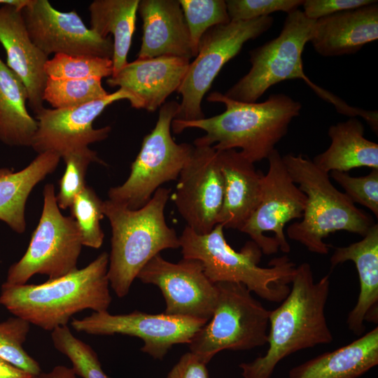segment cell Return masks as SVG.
Returning <instances> with one entry per match:
<instances>
[{"instance_id": "cell-1", "label": "cell", "mask_w": 378, "mask_h": 378, "mask_svg": "<svg viewBox=\"0 0 378 378\" xmlns=\"http://www.w3.org/2000/svg\"><path fill=\"white\" fill-rule=\"evenodd\" d=\"M207 100L223 104L225 110L197 120L174 119L172 131L180 134L188 128L201 129L206 134L196 139L194 145L212 146L217 150L239 148L253 163L267 158L302 108L300 102L284 93L271 94L262 102L248 103L215 91Z\"/></svg>"}, {"instance_id": "cell-2", "label": "cell", "mask_w": 378, "mask_h": 378, "mask_svg": "<svg viewBox=\"0 0 378 378\" xmlns=\"http://www.w3.org/2000/svg\"><path fill=\"white\" fill-rule=\"evenodd\" d=\"M329 276L315 282L309 263L296 267L288 295L270 311L268 349L263 356L239 365L243 378H270L277 364L289 355L332 342L325 314Z\"/></svg>"}, {"instance_id": "cell-3", "label": "cell", "mask_w": 378, "mask_h": 378, "mask_svg": "<svg viewBox=\"0 0 378 378\" xmlns=\"http://www.w3.org/2000/svg\"><path fill=\"white\" fill-rule=\"evenodd\" d=\"M108 254L100 253L88 265L41 284L4 283L0 304L15 316L44 330L67 326L85 309L108 310L112 298L108 279Z\"/></svg>"}, {"instance_id": "cell-4", "label": "cell", "mask_w": 378, "mask_h": 378, "mask_svg": "<svg viewBox=\"0 0 378 378\" xmlns=\"http://www.w3.org/2000/svg\"><path fill=\"white\" fill-rule=\"evenodd\" d=\"M170 192V189L159 188L136 210L110 200L103 201V214L112 232L107 275L118 298L128 294L139 272L154 256L165 249L180 248L179 237L164 217Z\"/></svg>"}, {"instance_id": "cell-5", "label": "cell", "mask_w": 378, "mask_h": 378, "mask_svg": "<svg viewBox=\"0 0 378 378\" xmlns=\"http://www.w3.org/2000/svg\"><path fill=\"white\" fill-rule=\"evenodd\" d=\"M224 227L217 224L206 234H197L186 226L179 236L184 258L200 260L208 279L214 284L234 282L244 285L251 292L271 302L281 303L288 295L295 265L283 255L272 259L269 267L258 265L262 252L253 241H248L239 251L227 243Z\"/></svg>"}, {"instance_id": "cell-6", "label": "cell", "mask_w": 378, "mask_h": 378, "mask_svg": "<svg viewBox=\"0 0 378 378\" xmlns=\"http://www.w3.org/2000/svg\"><path fill=\"white\" fill-rule=\"evenodd\" d=\"M283 162L295 184L306 197L302 220L289 225L288 237L317 254L328 253L323 241L330 234L346 231L364 237L375 223L373 218L355 206L330 182L329 174L302 154L289 153Z\"/></svg>"}, {"instance_id": "cell-7", "label": "cell", "mask_w": 378, "mask_h": 378, "mask_svg": "<svg viewBox=\"0 0 378 378\" xmlns=\"http://www.w3.org/2000/svg\"><path fill=\"white\" fill-rule=\"evenodd\" d=\"M314 22L299 8L287 14L279 35L249 52L248 72L223 94L232 100L253 103L276 83L302 79L329 102L332 94L314 83L303 69L302 55L312 37Z\"/></svg>"}, {"instance_id": "cell-8", "label": "cell", "mask_w": 378, "mask_h": 378, "mask_svg": "<svg viewBox=\"0 0 378 378\" xmlns=\"http://www.w3.org/2000/svg\"><path fill=\"white\" fill-rule=\"evenodd\" d=\"M211 319L195 335L190 351L207 364L223 350H248L265 345L270 310L242 284L218 282Z\"/></svg>"}, {"instance_id": "cell-9", "label": "cell", "mask_w": 378, "mask_h": 378, "mask_svg": "<svg viewBox=\"0 0 378 378\" xmlns=\"http://www.w3.org/2000/svg\"><path fill=\"white\" fill-rule=\"evenodd\" d=\"M178 108L176 101L160 106L155 126L144 137L129 177L108 190V200L136 210L144 206L161 185L178 179L194 148L188 143L177 144L172 136V122Z\"/></svg>"}, {"instance_id": "cell-10", "label": "cell", "mask_w": 378, "mask_h": 378, "mask_svg": "<svg viewBox=\"0 0 378 378\" xmlns=\"http://www.w3.org/2000/svg\"><path fill=\"white\" fill-rule=\"evenodd\" d=\"M43 195L38 224L24 255L9 267L6 284H25L38 274L55 279L78 270L83 246L78 225L71 216L61 213L53 184L44 186Z\"/></svg>"}, {"instance_id": "cell-11", "label": "cell", "mask_w": 378, "mask_h": 378, "mask_svg": "<svg viewBox=\"0 0 378 378\" xmlns=\"http://www.w3.org/2000/svg\"><path fill=\"white\" fill-rule=\"evenodd\" d=\"M273 23V17L269 15L231 20L209 29L202 36L197 54L176 91L181 95V102L174 119L193 121L204 118L202 101L221 69L239 54L245 43L260 36Z\"/></svg>"}, {"instance_id": "cell-12", "label": "cell", "mask_w": 378, "mask_h": 378, "mask_svg": "<svg viewBox=\"0 0 378 378\" xmlns=\"http://www.w3.org/2000/svg\"><path fill=\"white\" fill-rule=\"evenodd\" d=\"M267 159L269 168L262 176L260 202L240 231L247 234L264 254H273L279 249L289 253L284 228L289 221L302 217L307 197L291 178L277 150Z\"/></svg>"}, {"instance_id": "cell-13", "label": "cell", "mask_w": 378, "mask_h": 378, "mask_svg": "<svg viewBox=\"0 0 378 378\" xmlns=\"http://www.w3.org/2000/svg\"><path fill=\"white\" fill-rule=\"evenodd\" d=\"M207 322L191 317L150 314L139 311L126 314L94 312L80 319L72 318L71 326L79 332L92 335L120 334L142 340L141 350L155 359H162L174 344H189Z\"/></svg>"}, {"instance_id": "cell-14", "label": "cell", "mask_w": 378, "mask_h": 378, "mask_svg": "<svg viewBox=\"0 0 378 378\" xmlns=\"http://www.w3.org/2000/svg\"><path fill=\"white\" fill-rule=\"evenodd\" d=\"M136 278L160 288L165 300L164 313L206 322L211 319L218 290L204 274L200 260L183 258L174 263L160 253L142 268Z\"/></svg>"}, {"instance_id": "cell-15", "label": "cell", "mask_w": 378, "mask_h": 378, "mask_svg": "<svg viewBox=\"0 0 378 378\" xmlns=\"http://www.w3.org/2000/svg\"><path fill=\"white\" fill-rule=\"evenodd\" d=\"M21 11L31 41L48 57L54 53L112 59L111 37L102 38L88 28L76 10L62 12L48 0H27Z\"/></svg>"}, {"instance_id": "cell-16", "label": "cell", "mask_w": 378, "mask_h": 378, "mask_svg": "<svg viewBox=\"0 0 378 378\" xmlns=\"http://www.w3.org/2000/svg\"><path fill=\"white\" fill-rule=\"evenodd\" d=\"M174 202L188 227L206 234L217 225L224 196V181L212 146L194 145L178 177Z\"/></svg>"}, {"instance_id": "cell-17", "label": "cell", "mask_w": 378, "mask_h": 378, "mask_svg": "<svg viewBox=\"0 0 378 378\" xmlns=\"http://www.w3.org/2000/svg\"><path fill=\"white\" fill-rule=\"evenodd\" d=\"M121 99H127L131 106L137 109L135 97L123 88H118L102 99L76 107H44L35 114L38 128L31 147L38 154L52 151L61 157L67 152L104 140L108 136L111 127L94 129L93 122L108 105Z\"/></svg>"}, {"instance_id": "cell-18", "label": "cell", "mask_w": 378, "mask_h": 378, "mask_svg": "<svg viewBox=\"0 0 378 378\" xmlns=\"http://www.w3.org/2000/svg\"><path fill=\"white\" fill-rule=\"evenodd\" d=\"M190 63L187 58L167 55L136 59L112 74L106 83L130 92L137 102V109L153 112L177 91Z\"/></svg>"}, {"instance_id": "cell-19", "label": "cell", "mask_w": 378, "mask_h": 378, "mask_svg": "<svg viewBox=\"0 0 378 378\" xmlns=\"http://www.w3.org/2000/svg\"><path fill=\"white\" fill-rule=\"evenodd\" d=\"M22 8L14 4L0 6V43L6 51V65L23 82L29 106L36 114L44 108L43 96L48 79L44 67L48 57L31 41Z\"/></svg>"}, {"instance_id": "cell-20", "label": "cell", "mask_w": 378, "mask_h": 378, "mask_svg": "<svg viewBox=\"0 0 378 378\" xmlns=\"http://www.w3.org/2000/svg\"><path fill=\"white\" fill-rule=\"evenodd\" d=\"M137 13L143 22L137 59L195 57L178 0H139Z\"/></svg>"}, {"instance_id": "cell-21", "label": "cell", "mask_w": 378, "mask_h": 378, "mask_svg": "<svg viewBox=\"0 0 378 378\" xmlns=\"http://www.w3.org/2000/svg\"><path fill=\"white\" fill-rule=\"evenodd\" d=\"M217 155L224 181L217 224L240 231L260 202L263 174L237 149L217 150Z\"/></svg>"}, {"instance_id": "cell-22", "label": "cell", "mask_w": 378, "mask_h": 378, "mask_svg": "<svg viewBox=\"0 0 378 378\" xmlns=\"http://www.w3.org/2000/svg\"><path fill=\"white\" fill-rule=\"evenodd\" d=\"M378 38L375 2L315 20L309 42L324 57L354 54Z\"/></svg>"}, {"instance_id": "cell-23", "label": "cell", "mask_w": 378, "mask_h": 378, "mask_svg": "<svg viewBox=\"0 0 378 378\" xmlns=\"http://www.w3.org/2000/svg\"><path fill=\"white\" fill-rule=\"evenodd\" d=\"M357 242L334 248L331 268L346 261L355 263L360 284L356 304L346 318L349 329L357 335L365 330V321L378 322V225L374 223Z\"/></svg>"}, {"instance_id": "cell-24", "label": "cell", "mask_w": 378, "mask_h": 378, "mask_svg": "<svg viewBox=\"0 0 378 378\" xmlns=\"http://www.w3.org/2000/svg\"><path fill=\"white\" fill-rule=\"evenodd\" d=\"M378 364V327L289 371L288 378H358Z\"/></svg>"}, {"instance_id": "cell-25", "label": "cell", "mask_w": 378, "mask_h": 378, "mask_svg": "<svg viewBox=\"0 0 378 378\" xmlns=\"http://www.w3.org/2000/svg\"><path fill=\"white\" fill-rule=\"evenodd\" d=\"M60 159L58 153L47 151L20 171L0 169V220L17 233L25 231L27 198L34 186L56 169Z\"/></svg>"}, {"instance_id": "cell-26", "label": "cell", "mask_w": 378, "mask_h": 378, "mask_svg": "<svg viewBox=\"0 0 378 378\" xmlns=\"http://www.w3.org/2000/svg\"><path fill=\"white\" fill-rule=\"evenodd\" d=\"M364 131L363 123L355 118L330 126V145L312 162L328 174L362 167L378 169V144L367 139Z\"/></svg>"}, {"instance_id": "cell-27", "label": "cell", "mask_w": 378, "mask_h": 378, "mask_svg": "<svg viewBox=\"0 0 378 378\" xmlns=\"http://www.w3.org/2000/svg\"><path fill=\"white\" fill-rule=\"evenodd\" d=\"M28 92L19 76L0 58V141L31 146L38 122L28 112Z\"/></svg>"}, {"instance_id": "cell-28", "label": "cell", "mask_w": 378, "mask_h": 378, "mask_svg": "<svg viewBox=\"0 0 378 378\" xmlns=\"http://www.w3.org/2000/svg\"><path fill=\"white\" fill-rule=\"evenodd\" d=\"M139 0H95L89 6L90 29L102 38L113 37V74L127 64Z\"/></svg>"}, {"instance_id": "cell-29", "label": "cell", "mask_w": 378, "mask_h": 378, "mask_svg": "<svg viewBox=\"0 0 378 378\" xmlns=\"http://www.w3.org/2000/svg\"><path fill=\"white\" fill-rule=\"evenodd\" d=\"M108 94L99 78L62 80L48 78L43 99L54 108H67L102 99Z\"/></svg>"}, {"instance_id": "cell-30", "label": "cell", "mask_w": 378, "mask_h": 378, "mask_svg": "<svg viewBox=\"0 0 378 378\" xmlns=\"http://www.w3.org/2000/svg\"><path fill=\"white\" fill-rule=\"evenodd\" d=\"M51 339L54 347L71 362L76 375L83 378H110L102 370L94 350L76 337L67 326L51 331Z\"/></svg>"}, {"instance_id": "cell-31", "label": "cell", "mask_w": 378, "mask_h": 378, "mask_svg": "<svg viewBox=\"0 0 378 378\" xmlns=\"http://www.w3.org/2000/svg\"><path fill=\"white\" fill-rule=\"evenodd\" d=\"M44 69L48 78L55 80L102 78L112 76L113 62L97 56L57 54L48 59Z\"/></svg>"}, {"instance_id": "cell-32", "label": "cell", "mask_w": 378, "mask_h": 378, "mask_svg": "<svg viewBox=\"0 0 378 378\" xmlns=\"http://www.w3.org/2000/svg\"><path fill=\"white\" fill-rule=\"evenodd\" d=\"M71 216L76 220L82 236L83 245L93 248L102 246L104 234L100 221L104 218L103 201L90 186L74 198L71 206Z\"/></svg>"}, {"instance_id": "cell-33", "label": "cell", "mask_w": 378, "mask_h": 378, "mask_svg": "<svg viewBox=\"0 0 378 378\" xmlns=\"http://www.w3.org/2000/svg\"><path fill=\"white\" fill-rule=\"evenodd\" d=\"M30 325L17 316L0 323V358L34 376L41 372V367L23 349Z\"/></svg>"}, {"instance_id": "cell-34", "label": "cell", "mask_w": 378, "mask_h": 378, "mask_svg": "<svg viewBox=\"0 0 378 378\" xmlns=\"http://www.w3.org/2000/svg\"><path fill=\"white\" fill-rule=\"evenodd\" d=\"M61 158L66 164V169L59 180L56 199L59 208L66 209L87 186L85 178L90 164L97 162L105 165L106 163L89 147L67 152Z\"/></svg>"}, {"instance_id": "cell-35", "label": "cell", "mask_w": 378, "mask_h": 378, "mask_svg": "<svg viewBox=\"0 0 378 378\" xmlns=\"http://www.w3.org/2000/svg\"><path fill=\"white\" fill-rule=\"evenodd\" d=\"M190 32L195 56L203 34L211 27L231 20L223 0H178Z\"/></svg>"}, {"instance_id": "cell-36", "label": "cell", "mask_w": 378, "mask_h": 378, "mask_svg": "<svg viewBox=\"0 0 378 378\" xmlns=\"http://www.w3.org/2000/svg\"><path fill=\"white\" fill-rule=\"evenodd\" d=\"M330 175L354 204L367 207L378 217V169H372L368 175L359 177L337 171L330 172Z\"/></svg>"}, {"instance_id": "cell-37", "label": "cell", "mask_w": 378, "mask_h": 378, "mask_svg": "<svg viewBox=\"0 0 378 378\" xmlns=\"http://www.w3.org/2000/svg\"><path fill=\"white\" fill-rule=\"evenodd\" d=\"M230 20H249L269 16L276 11L287 14L302 6V0H228L225 1Z\"/></svg>"}, {"instance_id": "cell-38", "label": "cell", "mask_w": 378, "mask_h": 378, "mask_svg": "<svg viewBox=\"0 0 378 378\" xmlns=\"http://www.w3.org/2000/svg\"><path fill=\"white\" fill-rule=\"evenodd\" d=\"M374 0H306L303 13L309 19L316 20L337 13L371 4Z\"/></svg>"}, {"instance_id": "cell-39", "label": "cell", "mask_w": 378, "mask_h": 378, "mask_svg": "<svg viewBox=\"0 0 378 378\" xmlns=\"http://www.w3.org/2000/svg\"><path fill=\"white\" fill-rule=\"evenodd\" d=\"M166 378H209L206 364L190 351L183 354Z\"/></svg>"}, {"instance_id": "cell-40", "label": "cell", "mask_w": 378, "mask_h": 378, "mask_svg": "<svg viewBox=\"0 0 378 378\" xmlns=\"http://www.w3.org/2000/svg\"><path fill=\"white\" fill-rule=\"evenodd\" d=\"M33 376L0 358V378H33Z\"/></svg>"}, {"instance_id": "cell-41", "label": "cell", "mask_w": 378, "mask_h": 378, "mask_svg": "<svg viewBox=\"0 0 378 378\" xmlns=\"http://www.w3.org/2000/svg\"><path fill=\"white\" fill-rule=\"evenodd\" d=\"M76 376L72 368L57 365L50 372H41L38 374L33 376V378H76Z\"/></svg>"}, {"instance_id": "cell-42", "label": "cell", "mask_w": 378, "mask_h": 378, "mask_svg": "<svg viewBox=\"0 0 378 378\" xmlns=\"http://www.w3.org/2000/svg\"><path fill=\"white\" fill-rule=\"evenodd\" d=\"M27 0H0V5L4 4H14L21 7H23Z\"/></svg>"}]
</instances>
